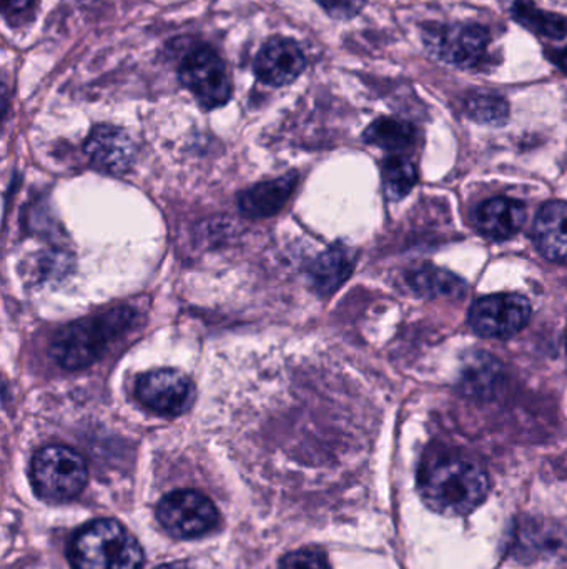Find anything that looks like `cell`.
I'll list each match as a JSON object with an SVG mask.
<instances>
[{
  "mask_svg": "<svg viewBox=\"0 0 567 569\" xmlns=\"http://www.w3.org/2000/svg\"><path fill=\"white\" fill-rule=\"evenodd\" d=\"M298 186V176L288 173L270 182L256 183L245 192L240 193V212L250 219H265L275 216L283 209Z\"/></svg>",
  "mask_w": 567,
  "mask_h": 569,
  "instance_id": "obj_12",
  "label": "cell"
},
{
  "mask_svg": "<svg viewBox=\"0 0 567 569\" xmlns=\"http://www.w3.org/2000/svg\"><path fill=\"white\" fill-rule=\"evenodd\" d=\"M179 77L205 109H219L232 97V80L225 62L210 47L190 50L180 63Z\"/></svg>",
  "mask_w": 567,
  "mask_h": 569,
  "instance_id": "obj_6",
  "label": "cell"
},
{
  "mask_svg": "<svg viewBox=\"0 0 567 569\" xmlns=\"http://www.w3.org/2000/svg\"><path fill=\"white\" fill-rule=\"evenodd\" d=\"M33 0H3V10L7 13H19L22 10L29 9Z\"/></svg>",
  "mask_w": 567,
  "mask_h": 569,
  "instance_id": "obj_24",
  "label": "cell"
},
{
  "mask_svg": "<svg viewBox=\"0 0 567 569\" xmlns=\"http://www.w3.org/2000/svg\"><path fill=\"white\" fill-rule=\"evenodd\" d=\"M565 545V538L555 525L545 521L525 520L515 533L516 557L535 560L543 555L556 553Z\"/></svg>",
  "mask_w": 567,
  "mask_h": 569,
  "instance_id": "obj_16",
  "label": "cell"
},
{
  "mask_svg": "<svg viewBox=\"0 0 567 569\" xmlns=\"http://www.w3.org/2000/svg\"><path fill=\"white\" fill-rule=\"evenodd\" d=\"M551 60L559 69L565 70L567 73V47L563 50H555V52L551 53Z\"/></svg>",
  "mask_w": 567,
  "mask_h": 569,
  "instance_id": "obj_25",
  "label": "cell"
},
{
  "mask_svg": "<svg viewBox=\"0 0 567 569\" xmlns=\"http://www.w3.org/2000/svg\"><path fill=\"white\" fill-rule=\"evenodd\" d=\"M513 17L526 29L549 39H563L567 36V19L558 13L538 9L531 0H516L512 9Z\"/></svg>",
  "mask_w": 567,
  "mask_h": 569,
  "instance_id": "obj_17",
  "label": "cell"
},
{
  "mask_svg": "<svg viewBox=\"0 0 567 569\" xmlns=\"http://www.w3.org/2000/svg\"><path fill=\"white\" fill-rule=\"evenodd\" d=\"M30 480L40 498L62 503L82 493L89 470L85 460L72 448L49 445L32 458Z\"/></svg>",
  "mask_w": 567,
  "mask_h": 569,
  "instance_id": "obj_4",
  "label": "cell"
},
{
  "mask_svg": "<svg viewBox=\"0 0 567 569\" xmlns=\"http://www.w3.org/2000/svg\"><path fill=\"white\" fill-rule=\"evenodd\" d=\"M365 140L382 149L405 150L415 140V129L408 122L396 119H378L365 130Z\"/></svg>",
  "mask_w": 567,
  "mask_h": 569,
  "instance_id": "obj_18",
  "label": "cell"
},
{
  "mask_svg": "<svg viewBox=\"0 0 567 569\" xmlns=\"http://www.w3.org/2000/svg\"><path fill=\"white\" fill-rule=\"evenodd\" d=\"M135 321L132 308H115L95 318L65 325L53 335L50 353L67 370L89 367L105 353L110 341L125 333Z\"/></svg>",
  "mask_w": 567,
  "mask_h": 569,
  "instance_id": "obj_2",
  "label": "cell"
},
{
  "mask_svg": "<svg viewBox=\"0 0 567 569\" xmlns=\"http://www.w3.org/2000/svg\"><path fill=\"white\" fill-rule=\"evenodd\" d=\"M305 67L302 47L285 37L270 39L255 59L256 77L272 87L288 86L298 79Z\"/></svg>",
  "mask_w": 567,
  "mask_h": 569,
  "instance_id": "obj_10",
  "label": "cell"
},
{
  "mask_svg": "<svg viewBox=\"0 0 567 569\" xmlns=\"http://www.w3.org/2000/svg\"><path fill=\"white\" fill-rule=\"evenodd\" d=\"M531 311V303L523 295H488L473 303L469 323L483 337L509 338L528 325Z\"/></svg>",
  "mask_w": 567,
  "mask_h": 569,
  "instance_id": "obj_8",
  "label": "cell"
},
{
  "mask_svg": "<svg viewBox=\"0 0 567 569\" xmlns=\"http://www.w3.org/2000/svg\"><path fill=\"white\" fill-rule=\"evenodd\" d=\"M466 112L476 122L503 126L508 120L509 107L502 97L493 93H476L466 100Z\"/></svg>",
  "mask_w": 567,
  "mask_h": 569,
  "instance_id": "obj_21",
  "label": "cell"
},
{
  "mask_svg": "<svg viewBox=\"0 0 567 569\" xmlns=\"http://www.w3.org/2000/svg\"><path fill=\"white\" fill-rule=\"evenodd\" d=\"M416 182H418V173L415 166L405 157L393 156L383 163V186L388 199H403L408 196Z\"/></svg>",
  "mask_w": 567,
  "mask_h": 569,
  "instance_id": "obj_20",
  "label": "cell"
},
{
  "mask_svg": "<svg viewBox=\"0 0 567 569\" xmlns=\"http://www.w3.org/2000/svg\"><path fill=\"white\" fill-rule=\"evenodd\" d=\"M328 16L333 19L346 20L353 19L362 12L365 7V0H315Z\"/></svg>",
  "mask_w": 567,
  "mask_h": 569,
  "instance_id": "obj_23",
  "label": "cell"
},
{
  "mask_svg": "<svg viewBox=\"0 0 567 569\" xmlns=\"http://www.w3.org/2000/svg\"><path fill=\"white\" fill-rule=\"evenodd\" d=\"M419 495L429 510L448 518H462L482 507L488 497L489 478L466 458H435L419 471Z\"/></svg>",
  "mask_w": 567,
  "mask_h": 569,
  "instance_id": "obj_1",
  "label": "cell"
},
{
  "mask_svg": "<svg viewBox=\"0 0 567 569\" xmlns=\"http://www.w3.org/2000/svg\"><path fill=\"white\" fill-rule=\"evenodd\" d=\"M355 269V253L346 246H333L310 266L308 277L313 290L323 297L335 293Z\"/></svg>",
  "mask_w": 567,
  "mask_h": 569,
  "instance_id": "obj_15",
  "label": "cell"
},
{
  "mask_svg": "<svg viewBox=\"0 0 567 569\" xmlns=\"http://www.w3.org/2000/svg\"><path fill=\"white\" fill-rule=\"evenodd\" d=\"M160 525L179 540L203 537L219 527L220 515L213 501L200 491L176 490L156 508Z\"/></svg>",
  "mask_w": 567,
  "mask_h": 569,
  "instance_id": "obj_5",
  "label": "cell"
},
{
  "mask_svg": "<svg viewBox=\"0 0 567 569\" xmlns=\"http://www.w3.org/2000/svg\"><path fill=\"white\" fill-rule=\"evenodd\" d=\"M83 150L95 169L110 176L125 173L135 156L129 133L113 126H97L87 137Z\"/></svg>",
  "mask_w": 567,
  "mask_h": 569,
  "instance_id": "obj_11",
  "label": "cell"
},
{
  "mask_svg": "<svg viewBox=\"0 0 567 569\" xmlns=\"http://www.w3.org/2000/svg\"><path fill=\"white\" fill-rule=\"evenodd\" d=\"M156 569H190V568L185 567V565H182V563H170V565H163V567H160Z\"/></svg>",
  "mask_w": 567,
  "mask_h": 569,
  "instance_id": "obj_26",
  "label": "cell"
},
{
  "mask_svg": "<svg viewBox=\"0 0 567 569\" xmlns=\"http://www.w3.org/2000/svg\"><path fill=\"white\" fill-rule=\"evenodd\" d=\"M429 49L456 67H475L482 62L488 49L489 36L485 27L468 23V26H448L443 29L433 27L425 36Z\"/></svg>",
  "mask_w": 567,
  "mask_h": 569,
  "instance_id": "obj_9",
  "label": "cell"
},
{
  "mask_svg": "<svg viewBox=\"0 0 567 569\" xmlns=\"http://www.w3.org/2000/svg\"><path fill=\"white\" fill-rule=\"evenodd\" d=\"M135 397L153 413L179 417L192 407L196 391L193 381L182 371L160 368L140 375Z\"/></svg>",
  "mask_w": 567,
  "mask_h": 569,
  "instance_id": "obj_7",
  "label": "cell"
},
{
  "mask_svg": "<svg viewBox=\"0 0 567 569\" xmlns=\"http://www.w3.org/2000/svg\"><path fill=\"white\" fill-rule=\"evenodd\" d=\"M525 222V203L509 197L486 200L476 210V226L493 240L512 239L523 229Z\"/></svg>",
  "mask_w": 567,
  "mask_h": 569,
  "instance_id": "obj_13",
  "label": "cell"
},
{
  "mask_svg": "<svg viewBox=\"0 0 567 569\" xmlns=\"http://www.w3.org/2000/svg\"><path fill=\"white\" fill-rule=\"evenodd\" d=\"M409 283L415 288L416 293L426 295V297H456L465 290V283L445 270L419 269L409 277Z\"/></svg>",
  "mask_w": 567,
  "mask_h": 569,
  "instance_id": "obj_19",
  "label": "cell"
},
{
  "mask_svg": "<svg viewBox=\"0 0 567 569\" xmlns=\"http://www.w3.org/2000/svg\"><path fill=\"white\" fill-rule=\"evenodd\" d=\"M280 569H332L328 558L323 551L316 548H303V550L293 551L286 555L280 561Z\"/></svg>",
  "mask_w": 567,
  "mask_h": 569,
  "instance_id": "obj_22",
  "label": "cell"
},
{
  "mask_svg": "<svg viewBox=\"0 0 567 569\" xmlns=\"http://www.w3.org/2000/svg\"><path fill=\"white\" fill-rule=\"evenodd\" d=\"M566 353H567V338H566Z\"/></svg>",
  "mask_w": 567,
  "mask_h": 569,
  "instance_id": "obj_27",
  "label": "cell"
},
{
  "mask_svg": "<svg viewBox=\"0 0 567 569\" xmlns=\"http://www.w3.org/2000/svg\"><path fill=\"white\" fill-rule=\"evenodd\" d=\"M70 557L77 569H140L143 551L117 520H97L73 538Z\"/></svg>",
  "mask_w": 567,
  "mask_h": 569,
  "instance_id": "obj_3",
  "label": "cell"
},
{
  "mask_svg": "<svg viewBox=\"0 0 567 569\" xmlns=\"http://www.w3.org/2000/svg\"><path fill=\"white\" fill-rule=\"evenodd\" d=\"M533 236L546 259L567 263V203L555 200L543 206Z\"/></svg>",
  "mask_w": 567,
  "mask_h": 569,
  "instance_id": "obj_14",
  "label": "cell"
}]
</instances>
